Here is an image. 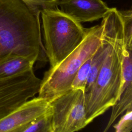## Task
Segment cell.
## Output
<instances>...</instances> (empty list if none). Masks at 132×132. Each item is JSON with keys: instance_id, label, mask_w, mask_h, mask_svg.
<instances>
[{"instance_id": "obj_3", "label": "cell", "mask_w": 132, "mask_h": 132, "mask_svg": "<svg viewBox=\"0 0 132 132\" xmlns=\"http://www.w3.org/2000/svg\"><path fill=\"white\" fill-rule=\"evenodd\" d=\"M43 45L50 68H54L83 41L88 28L58 7L41 11Z\"/></svg>"}, {"instance_id": "obj_2", "label": "cell", "mask_w": 132, "mask_h": 132, "mask_svg": "<svg viewBox=\"0 0 132 132\" xmlns=\"http://www.w3.org/2000/svg\"><path fill=\"white\" fill-rule=\"evenodd\" d=\"M40 11L22 0H0V61L10 56L46 59Z\"/></svg>"}, {"instance_id": "obj_5", "label": "cell", "mask_w": 132, "mask_h": 132, "mask_svg": "<svg viewBox=\"0 0 132 132\" xmlns=\"http://www.w3.org/2000/svg\"><path fill=\"white\" fill-rule=\"evenodd\" d=\"M53 132H74L88 124L85 107V93L71 89L50 101Z\"/></svg>"}, {"instance_id": "obj_8", "label": "cell", "mask_w": 132, "mask_h": 132, "mask_svg": "<svg viewBox=\"0 0 132 132\" xmlns=\"http://www.w3.org/2000/svg\"><path fill=\"white\" fill-rule=\"evenodd\" d=\"M50 107L46 99L34 97L0 120V132H16L22 126L45 113Z\"/></svg>"}, {"instance_id": "obj_6", "label": "cell", "mask_w": 132, "mask_h": 132, "mask_svg": "<svg viewBox=\"0 0 132 132\" xmlns=\"http://www.w3.org/2000/svg\"><path fill=\"white\" fill-rule=\"evenodd\" d=\"M41 79L33 69L0 79V120L38 93Z\"/></svg>"}, {"instance_id": "obj_13", "label": "cell", "mask_w": 132, "mask_h": 132, "mask_svg": "<svg viewBox=\"0 0 132 132\" xmlns=\"http://www.w3.org/2000/svg\"><path fill=\"white\" fill-rule=\"evenodd\" d=\"M92 57L87 59L79 68L73 80L71 89H80L85 90L88 77Z\"/></svg>"}, {"instance_id": "obj_12", "label": "cell", "mask_w": 132, "mask_h": 132, "mask_svg": "<svg viewBox=\"0 0 132 132\" xmlns=\"http://www.w3.org/2000/svg\"><path fill=\"white\" fill-rule=\"evenodd\" d=\"M16 132H53L52 114L50 107L45 113L19 128Z\"/></svg>"}, {"instance_id": "obj_9", "label": "cell", "mask_w": 132, "mask_h": 132, "mask_svg": "<svg viewBox=\"0 0 132 132\" xmlns=\"http://www.w3.org/2000/svg\"><path fill=\"white\" fill-rule=\"evenodd\" d=\"M57 7L80 23L102 19L110 8L102 0H59Z\"/></svg>"}, {"instance_id": "obj_14", "label": "cell", "mask_w": 132, "mask_h": 132, "mask_svg": "<svg viewBox=\"0 0 132 132\" xmlns=\"http://www.w3.org/2000/svg\"><path fill=\"white\" fill-rule=\"evenodd\" d=\"M113 128L116 132H131L132 131V109L126 110Z\"/></svg>"}, {"instance_id": "obj_15", "label": "cell", "mask_w": 132, "mask_h": 132, "mask_svg": "<svg viewBox=\"0 0 132 132\" xmlns=\"http://www.w3.org/2000/svg\"><path fill=\"white\" fill-rule=\"evenodd\" d=\"M28 5L39 10L58 7L59 0H22Z\"/></svg>"}, {"instance_id": "obj_11", "label": "cell", "mask_w": 132, "mask_h": 132, "mask_svg": "<svg viewBox=\"0 0 132 132\" xmlns=\"http://www.w3.org/2000/svg\"><path fill=\"white\" fill-rule=\"evenodd\" d=\"M108 48L109 44L108 42L103 37L102 43L97 48L92 56L90 71L86 82L84 93L89 90L95 80L107 54Z\"/></svg>"}, {"instance_id": "obj_4", "label": "cell", "mask_w": 132, "mask_h": 132, "mask_svg": "<svg viewBox=\"0 0 132 132\" xmlns=\"http://www.w3.org/2000/svg\"><path fill=\"white\" fill-rule=\"evenodd\" d=\"M102 42V24L88 28L81 43L59 64L45 72L38 96L50 101L71 89L77 71L93 55Z\"/></svg>"}, {"instance_id": "obj_7", "label": "cell", "mask_w": 132, "mask_h": 132, "mask_svg": "<svg viewBox=\"0 0 132 132\" xmlns=\"http://www.w3.org/2000/svg\"><path fill=\"white\" fill-rule=\"evenodd\" d=\"M122 81L119 96L112 107L109 121L104 131H107L117 118L129 109H132V39L123 35L122 51Z\"/></svg>"}, {"instance_id": "obj_10", "label": "cell", "mask_w": 132, "mask_h": 132, "mask_svg": "<svg viewBox=\"0 0 132 132\" xmlns=\"http://www.w3.org/2000/svg\"><path fill=\"white\" fill-rule=\"evenodd\" d=\"M34 64L23 57L8 56L0 61V79L32 69Z\"/></svg>"}, {"instance_id": "obj_1", "label": "cell", "mask_w": 132, "mask_h": 132, "mask_svg": "<svg viewBox=\"0 0 132 132\" xmlns=\"http://www.w3.org/2000/svg\"><path fill=\"white\" fill-rule=\"evenodd\" d=\"M101 24L103 37L108 42L109 48L95 80L85 93L87 124L114 105L122 86L123 30L119 10L110 8Z\"/></svg>"}]
</instances>
